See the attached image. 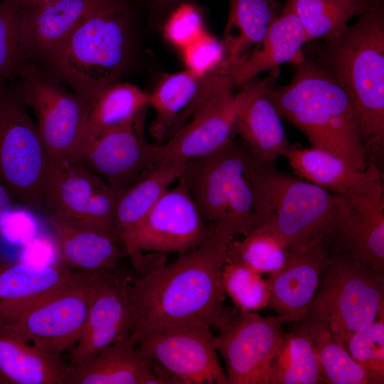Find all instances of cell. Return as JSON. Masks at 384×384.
<instances>
[{
	"label": "cell",
	"instance_id": "28",
	"mask_svg": "<svg viewBox=\"0 0 384 384\" xmlns=\"http://www.w3.org/2000/svg\"><path fill=\"white\" fill-rule=\"evenodd\" d=\"M186 163L158 166L132 186L115 190L114 224L120 242L149 213L171 185L181 177Z\"/></svg>",
	"mask_w": 384,
	"mask_h": 384
},
{
	"label": "cell",
	"instance_id": "15",
	"mask_svg": "<svg viewBox=\"0 0 384 384\" xmlns=\"http://www.w3.org/2000/svg\"><path fill=\"white\" fill-rule=\"evenodd\" d=\"M332 224V223H331ZM331 225L287 247L283 267L269 273V306L286 322L307 316L328 261L341 252Z\"/></svg>",
	"mask_w": 384,
	"mask_h": 384
},
{
	"label": "cell",
	"instance_id": "16",
	"mask_svg": "<svg viewBox=\"0 0 384 384\" xmlns=\"http://www.w3.org/2000/svg\"><path fill=\"white\" fill-rule=\"evenodd\" d=\"M370 174L349 191L336 194L332 229L341 250L384 274V188L382 172L370 164Z\"/></svg>",
	"mask_w": 384,
	"mask_h": 384
},
{
	"label": "cell",
	"instance_id": "27",
	"mask_svg": "<svg viewBox=\"0 0 384 384\" xmlns=\"http://www.w3.org/2000/svg\"><path fill=\"white\" fill-rule=\"evenodd\" d=\"M306 42L299 18L292 7L285 3L260 46L232 72L235 87L279 64L302 62L305 58L302 48Z\"/></svg>",
	"mask_w": 384,
	"mask_h": 384
},
{
	"label": "cell",
	"instance_id": "20",
	"mask_svg": "<svg viewBox=\"0 0 384 384\" xmlns=\"http://www.w3.org/2000/svg\"><path fill=\"white\" fill-rule=\"evenodd\" d=\"M113 1L52 0L38 6H22V40L31 59L55 46Z\"/></svg>",
	"mask_w": 384,
	"mask_h": 384
},
{
	"label": "cell",
	"instance_id": "32",
	"mask_svg": "<svg viewBox=\"0 0 384 384\" xmlns=\"http://www.w3.org/2000/svg\"><path fill=\"white\" fill-rule=\"evenodd\" d=\"M78 271L64 265H39L0 257V304L26 299L58 287Z\"/></svg>",
	"mask_w": 384,
	"mask_h": 384
},
{
	"label": "cell",
	"instance_id": "47",
	"mask_svg": "<svg viewBox=\"0 0 384 384\" xmlns=\"http://www.w3.org/2000/svg\"><path fill=\"white\" fill-rule=\"evenodd\" d=\"M157 4L161 6H169L179 2L181 0H154Z\"/></svg>",
	"mask_w": 384,
	"mask_h": 384
},
{
	"label": "cell",
	"instance_id": "30",
	"mask_svg": "<svg viewBox=\"0 0 384 384\" xmlns=\"http://www.w3.org/2000/svg\"><path fill=\"white\" fill-rule=\"evenodd\" d=\"M289 165L301 178L336 194L356 187L370 174V167L358 170L326 151L292 144L286 156Z\"/></svg>",
	"mask_w": 384,
	"mask_h": 384
},
{
	"label": "cell",
	"instance_id": "46",
	"mask_svg": "<svg viewBox=\"0 0 384 384\" xmlns=\"http://www.w3.org/2000/svg\"><path fill=\"white\" fill-rule=\"evenodd\" d=\"M23 7L38 6L52 0H16Z\"/></svg>",
	"mask_w": 384,
	"mask_h": 384
},
{
	"label": "cell",
	"instance_id": "43",
	"mask_svg": "<svg viewBox=\"0 0 384 384\" xmlns=\"http://www.w3.org/2000/svg\"><path fill=\"white\" fill-rule=\"evenodd\" d=\"M60 252L52 234L41 233L23 246L20 261L39 265H58Z\"/></svg>",
	"mask_w": 384,
	"mask_h": 384
},
{
	"label": "cell",
	"instance_id": "12",
	"mask_svg": "<svg viewBox=\"0 0 384 384\" xmlns=\"http://www.w3.org/2000/svg\"><path fill=\"white\" fill-rule=\"evenodd\" d=\"M213 340L208 326L188 324L150 331L135 346L166 383L228 384Z\"/></svg>",
	"mask_w": 384,
	"mask_h": 384
},
{
	"label": "cell",
	"instance_id": "2",
	"mask_svg": "<svg viewBox=\"0 0 384 384\" xmlns=\"http://www.w3.org/2000/svg\"><path fill=\"white\" fill-rule=\"evenodd\" d=\"M315 62L347 94L359 120L368 166L384 154V8L373 5L337 38L314 49Z\"/></svg>",
	"mask_w": 384,
	"mask_h": 384
},
{
	"label": "cell",
	"instance_id": "35",
	"mask_svg": "<svg viewBox=\"0 0 384 384\" xmlns=\"http://www.w3.org/2000/svg\"><path fill=\"white\" fill-rule=\"evenodd\" d=\"M244 237L242 240L233 238L230 241L226 262L241 265L260 274L274 272L283 267L287 246L274 234L257 227Z\"/></svg>",
	"mask_w": 384,
	"mask_h": 384
},
{
	"label": "cell",
	"instance_id": "7",
	"mask_svg": "<svg viewBox=\"0 0 384 384\" xmlns=\"http://www.w3.org/2000/svg\"><path fill=\"white\" fill-rule=\"evenodd\" d=\"M249 149L232 139L217 151L188 161L181 178L203 218L225 222L238 235L256 225L253 193L246 175Z\"/></svg>",
	"mask_w": 384,
	"mask_h": 384
},
{
	"label": "cell",
	"instance_id": "10",
	"mask_svg": "<svg viewBox=\"0 0 384 384\" xmlns=\"http://www.w3.org/2000/svg\"><path fill=\"white\" fill-rule=\"evenodd\" d=\"M4 82H0V181L13 200L41 209L48 156L19 92Z\"/></svg>",
	"mask_w": 384,
	"mask_h": 384
},
{
	"label": "cell",
	"instance_id": "41",
	"mask_svg": "<svg viewBox=\"0 0 384 384\" xmlns=\"http://www.w3.org/2000/svg\"><path fill=\"white\" fill-rule=\"evenodd\" d=\"M181 50L188 70L201 75L220 72L225 58L223 44L207 32Z\"/></svg>",
	"mask_w": 384,
	"mask_h": 384
},
{
	"label": "cell",
	"instance_id": "36",
	"mask_svg": "<svg viewBox=\"0 0 384 384\" xmlns=\"http://www.w3.org/2000/svg\"><path fill=\"white\" fill-rule=\"evenodd\" d=\"M358 331L335 338L366 371L369 384L384 383V314Z\"/></svg>",
	"mask_w": 384,
	"mask_h": 384
},
{
	"label": "cell",
	"instance_id": "11",
	"mask_svg": "<svg viewBox=\"0 0 384 384\" xmlns=\"http://www.w3.org/2000/svg\"><path fill=\"white\" fill-rule=\"evenodd\" d=\"M20 77L19 93L36 116L48 163L71 161L82 140L92 102L78 92H69L34 63L29 62Z\"/></svg>",
	"mask_w": 384,
	"mask_h": 384
},
{
	"label": "cell",
	"instance_id": "14",
	"mask_svg": "<svg viewBox=\"0 0 384 384\" xmlns=\"http://www.w3.org/2000/svg\"><path fill=\"white\" fill-rule=\"evenodd\" d=\"M235 87L231 75L217 74L191 117L170 138L152 144L154 168L210 155L230 140L235 130Z\"/></svg>",
	"mask_w": 384,
	"mask_h": 384
},
{
	"label": "cell",
	"instance_id": "31",
	"mask_svg": "<svg viewBox=\"0 0 384 384\" xmlns=\"http://www.w3.org/2000/svg\"><path fill=\"white\" fill-rule=\"evenodd\" d=\"M284 333L273 364L274 384H316L319 365L307 323Z\"/></svg>",
	"mask_w": 384,
	"mask_h": 384
},
{
	"label": "cell",
	"instance_id": "42",
	"mask_svg": "<svg viewBox=\"0 0 384 384\" xmlns=\"http://www.w3.org/2000/svg\"><path fill=\"white\" fill-rule=\"evenodd\" d=\"M40 233L38 217L26 208H14L0 225V234L7 242L22 247Z\"/></svg>",
	"mask_w": 384,
	"mask_h": 384
},
{
	"label": "cell",
	"instance_id": "44",
	"mask_svg": "<svg viewBox=\"0 0 384 384\" xmlns=\"http://www.w3.org/2000/svg\"><path fill=\"white\" fill-rule=\"evenodd\" d=\"M12 200L8 191L0 181V225L15 208Z\"/></svg>",
	"mask_w": 384,
	"mask_h": 384
},
{
	"label": "cell",
	"instance_id": "24",
	"mask_svg": "<svg viewBox=\"0 0 384 384\" xmlns=\"http://www.w3.org/2000/svg\"><path fill=\"white\" fill-rule=\"evenodd\" d=\"M105 183L83 165L63 160L49 164L43 188L44 206L78 226L96 190Z\"/></svg>",
	"mask_w": 384,
	"mask_h": 384
},
{
	"label": "cell",
	"instance_id": "23",
	"mask_svg": "<svg viewBox=\"0 0 384 384\" xmlns=\"http://www.w3.org/2000/svg\"><path fill=\"white\" fill-rule=\"evenodd\" d=\"M229 4L221 70L231 75L249 57L252 47L260 46L283 6L278 0H229Z\"/></svg>",
	"mask_w": 384,
	"mask_h": 384
},
{
	"label": "cell",
	"instance_id": "8",
	"mask_svg": "<svg viewBox=\"0 0 384 384\" xmlns=\"http://www.w3.org/2000/svg\"><path fill=\"white\" fill-rule=\"evenodd\" d=\"M384 274L349 253L334 255L325 265L306 319L339 336L375 321L383 309Z\"/></svg>",
	"mask_w": 384,
	"mask_h": 384
},
{
	"label": "cell",
	"instance_id": "4",
	"mask_svg": "<svg viewBox=\"0 0 384 384\" xmlns=\"http://www.w3.org/2000/svg\"><path fill=\"white\" fill-rule=\"evenodd\" d=\"M132 21L125 1L114 0L37 57L38 66L92 103L128 66Z\"/></svg>",
	"mask_w": 384,
	"mask_h": 384
},
{
	"label": "cell",
	"instance_id": "6",
	"mask_svg": "<svg viewBox=\"0 0 384 384\" xmlns=\"http://www.w3.org/2000/svg\"><path fill=\"white\" fill-rule=\"evenodd\" d=\"M102 272H77L58 287L0 304V329L46 353L71 351L83 332Z\"/></svg>",
	"mask_w": 384,
	"mask_h": 384
},
{
	"label": "cell",
	"instance_id": "29",
	"mask_svg": "<svg viewBox=\"0 0 384 384\" xmlns=\"http://www.w3.org/2000/svg\"><path fill=\"white\" fill-rule=\"evenodd\" d=\"M149 107V93L137 86L118 81L104 90L92 103L75 160L103 132L119 125Z\"/></svg>",
	"mask_w": 384,
	"mask_h": 384
},
{
	"label": "cell",
	"instance_id": "17",
	"mask_svg": "<svg viewBox=\"0 0 384 384\" xmlns=\"http://www.w3.org/2000/svg\"><path fill=\"white\" fill-rule=\"evenodd\" d=\"M146 111L103 132L71 161L83 165L114 190L139 181L154 169L152 144L144 134Z\"/></svg>",
	"mask_w": 384,
	"mask_h": 384
},
{
	"label": "cell",
	"instance_id": "9",
	"mask_svg": "<svg viewBox=\"0 0 384 384\" xmlns=\"http://www.w3.org/2000/svg\"><path fill=\"white\" fill-rule=\"evenodd\" d=\"M213 231V225L203 218L180 177L176 186L166 191L121 242L134 268L142 275L161 265L151 262L144 252L180 255L208 242Z\"/></svg>",
	"mask_w": 384,
	"mask_h": 384
},
{
	"label": "cell",
	"instance_id": "37",
	"mask_svg": "<svg viewBox=\"0 0 384 384\" xmlns=\"http://www.w3.org/2000/svg\"><path fill=\"white\" fill-rule=\"evenodd\" d=\"M21 15L16 0L0 2V82L20 76L31 60L22 40Z\"/></svg>",
	"mask_w": 384,
	"mask_h": 384
},
{
	"label": "cell",
	"instance_id": "34",
	"mask_svg": "<svg viewBox=\"0 0 384 384\" xmlns=\"http://www.w3.org/2000/svg\"><path fill=\"white\" fill-rule=\"evenodd\" d=\"M304 320L309 326L314 345L321 381L330 384H369L364 369L327 327Z\"/></svg>",
	"mask_w": 384,
	"mask_h": 384
},
{
	"label": "cell",
	"instance_id": "21",
	"mask_svg": "<svg viewBox=\"0 0 384 384\" xmlns=\"http://www.w3.org/2000/svg\"><path fill=\"white\" fill-rule=\"evenodd\" d=\"M218 73L201 75L186 69L166 75L159 81L149 93V106L155 112L149 132L158 144L166 141L188 122Z\"/></svg>",
	"mask_w": 384,
	"mask_h": 384
},
{
	"label": "cell",
	"instance_id": "38",
	"mask_svg": "<svg viewBox=\"0 0 384 384\" xmlns=\"http://www.w3.org/2000/svg\"><path fill=\"white\" fill-rule=\"evenodd\" d=\"M225 294L243 311H255L269 306L270 294L261 274L239 264L225 262L222 272Z\"/></svg>",
	"mask_w": 384,
	"mask_h": 384
},
{
	"label": "cell",
	"instance_id": "26",
	"mask_svg": "<svg viewBox=\"0 0 384 384\" xmlns=\"http://www.w3.org/2000/svg\"><path fill=\"white\" fill-rule=\"evenodd\" d=\"M73 367L0 329L1 384H68Z\"/></svg>",
	"mask_w": 384,
	"mask_h": 384
},
{
	"label": "cell",
	"instance_id": "22",
	"mask_svg": "<svg viewBox=\"0 0 384 384\" xmlns=\"http://www.w3.org/2000/svg\"><path fill=\"white\" fill-rule=\"evenodd\" d=\"M125 337L73 367L68 384H166L151 361Z\"/></svg>",
	"mask_w": 384,
	"mask_h": 384
},
{
	"label": "cell",
	"instance_id": "39",
	"mask_svg": "<svg viewBox=\"0 0 384 384\" xmlns=\"http://www.w3.org/2000/svg\"><path fill=\"white\" fill-rule=\"evenodd\" d=\"M116 198V191L105 182L95 192L77 227L110 236L120 242L114 224Z\"/></svg>",
	"mask_w": 384,
	"mask_h": 384
},
{
	"label": "cell",
	"instance_id": "45",
	"mask_svg": "<svg viewBox=\"0 0 384 384\" xmlns=\"http://www.w3.org/2000/svg\"><path fill=\"white\" fill-rule=\"evenodd\" d=\"M349 4L361 7L364 9L382 2V0H343Z\"/></svg>",
	"mask_w": 384,
	"mask_h": 384
},
{
	"label": "cell",
	"instance_id": "40",
	"mask_svg": "<svg viewBox=\"0 0 384 384\" xmlns=\"http://www.w3.org/2000/svg\"><path fill=\"white\" fill-rule=\"evenodd\" d=\"M164 31L170 43L183 49L206 31L202 14L193 4L181 2L169 14Z\"/></svg>",
	"mask_w": 384,
	"mask_h": 384
},
{
	"label": "cell",
	"instance_id": "5",
	"mask_svg": "<svg viewBox=\"0 0 384 384\" xmlns=\"http://www.w3.org/2000/svg\"><path fill=\"white\" fill-rule=\"evenodd\" d=\"M246 175L253 193L255 228L267 230L285 246L331 225L336 195L281 172L250 149Z\"/></svg>",
	"mask_w": 384,
	"mask_h": 384
},
{
	"label": "cell",
	"instance_id": "19",
	"mask_svg": "<svg viewBox=\"0 0 384 384\" xmlns=\"http://www.w3.org/2000/svg\"><path fill=\"white\" fill-rule=\"evenodd\" d=\"M279 74V67L273 68L265 78H253L239 86L235 95V130L255 156L269 162L280 156L286 157L292 145L281 117L267 96L268 87Z\"/></svg>",
	"mask_w": 384,
	"mask_h": 384
},
{
	"label": "cell",
	"instance_id": "1",
	"mask_svg": "<svg viewBox=\"0 0 384 384\" xmlns=\"http://www.w3.org/2000/svg\"><path fill=\"white\" fill-rule=\"evenodd\" d=\"M213 226L203 245L132 280V344L150 331L172 326L202 324L219 331L235 313L236 309L224 305L222 272L228 243L238 233L226 223Z\"/></svg>",
	"mask_w": 384,
	"mask_h": 384
},
{
	"label": "cell",
	"instance_id": "13",
	"mask_svg": "<svg viewBox=\"0 0 384 384\" xmlns=\"http://www.w3.org/2000/svg\"><path fill=\"white\" fill-rule=\"evenodd\" d=\"M285 320L236 308L214 336V346L226 366L228 384H274L273 364Z\"/></svg>",
	"mask_w": 384,
	"mask_h": 384
},
{
	"label": "cell",
	"instance_id": "18",
	"mask_svg": "<svg viewBox=\"0 0 384 384\" xmlns=\"http://www.w3.org/2000/svg\"><path fill=\"white\" fill-rule=\"evenodd\" d=\"M132 279L117 270L103 272L91 300L83 332L71 350L75 367L125 337L132 328L129 289Z\"/></svg>",
	"mask_w": 384,
	"mask_h": 384
},
{
	"label": "cell",
	"instance_id": "33",
	"mask_svg": "<svg viewBox=\"0 0 384 384\" xmlns=\"http://www.w3.org/2000/svg\"><path fill=\"white\" fill-rule=\"evenodd\" d=\"M294 9L302 25L306 42L323 39L331 41L348 26L355 15L366 9L343 0H284Z\"/></svg>",
	"mask_w": 384,
	"mask_h": 384
},
{
	"label": "cell",
	"instance_id": "3",
	"mask_svg": "<svg viewBox=\"0 0 384 384\" xmlns=\"http://www.w3.org/2000/svg\"><path fill=\"white\" fill-rule=\"evenodd\" d=\"M287 85L267 88L279 117L297 127L312 147L329 152L353 167H368L359 120L341 85L326 68L305 58L294 64Z\"/></svg>",
	"mask_w": 384,
	"mask_h": 384
},
{
	"label": "cell",
	"instance_id": "25",
	"mask_svg": "<svg viewBox=\"0 0 384 384\" xmlns=\"http://www.w3.org/2000/svg\"><path fill=\"white\" fill-rule=\"evenodd\" d=\"M48 222L57 242L60 261L64 266L78 272H111L117 270L123 255L118 240L73 225L51 215Z\"/></svg>",
	"mask_w": 384,
	"mask_h": 384
}]
</instances>
